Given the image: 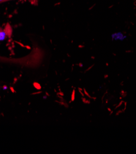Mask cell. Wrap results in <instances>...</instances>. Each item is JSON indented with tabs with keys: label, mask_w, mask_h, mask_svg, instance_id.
<instances>
[{
	"label": "cell",
	"mask_w": 136,
	"mask_h": 154,
	"mask_svg": "<svg viewBox=\"0 0 136 154\" xmlns=\"http://www.w3.org/2000/svg\"><path fill=\"white\" fill-rule=\"evenodd\" d=\"M4 2H6V0H0V3Z\"/></svg>",
	"instance_id": "cell-3"
},
{
	"label": "cell",
	"mask_w": 136,
	"mask_h": 154,
	"mask_svg": "<svg viewBox=\"0 0 136 154\" xmlns=\"http://www.w3.org/2000/svg\"><path fill=\"white\" fill-rule=\"evenodd\" d=\"M43 53L39 49H34L31 54L20 58H9L0 56V61L27 67H35L38 66L42 58Z\"/></svg>",
	"instance_id": "cell-1"
},
{
	"label": "cell",
	"mask_w": 136,
	"mask_h": 154,
	"mask_svg": "<svg viewBox=\"0 0 136 154\" xmlns=\"http://www.w3.org/2000/svg\"><path fill=\"white\" fill-rule=\"evenodd\" d=\"M8 34L6 33V30H3V29H0V41H3L4 40L6 36L8 35Z\"/></svg>",
	"instance_id": "cell-2"
},
{
	"label": "cell",
	"mask_w": 136,
	"mask_h": 154,
	"mask_svg": "<svg viewBox=\"0 0 136 154\" xmlns=\"http://www.w3.org/2000/svg\"><path fill=\"white\" fill-rule=\"evenodd\" d=\"M7 1H11V0H6V2H7Z\"/></svg>",
	"instance_id": "cell-4"
}]
</instances>
